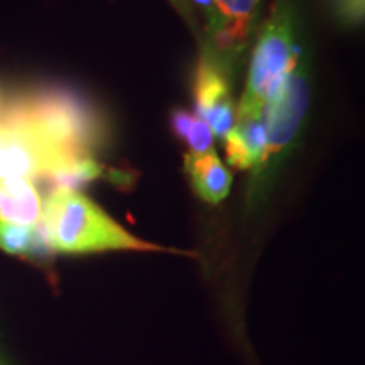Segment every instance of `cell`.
<instances>
[{
  "label": "cell",
  "instance_id": "2",
  "mask_svg": "<svg viewBox=\"0 0 365 365\" xmlns=\"http://www.w3.org/2000/svg\"><path fill=\"white\" fill-rule=\"evenodd\" d=\"M41 230L53 252L97 254L108 250L180 252L127 232L80 191L54 190L44 198Z\"/></svg>",
  "mask_w": 365,
  "mask_h": 365
},
{
  "label": "cell",
  "instance_id": "13",
  "mask_svg": "<svg viewBox=\"0 0 365 365\" xmlns=\"http://www.w3.org/2000/svg\"><path fill=\"white\" fill-rule=\"evenodd\" d=\"M193 2L196 4V7L205 14V17H207L208 21V17L212 16V11H213V0H193Z\"/></svg>",
  "mask_w": 365,
  "mask_h": 365
},
{
  "label": "cell",
  "instance_id": "11",
  "mask_svg": "<svg viewBox=\"0 0 365 365\" xmlns=\"http://www.w3.org/2000/svg\"><path fill=\"white\" fill-rule=\"evenodd\" d=\"M173 132L188 144L191 154H205L213 149V132L203 118L185 108L175 110L171 115Z\"/></svg>",
  "mask_w": 365,
  "mask_h": 365
},
{
  "label": "cell",
  "instance_id": "9",
  "mask_svg": "<svg viewBox=\"0 0 365 365\" xmlns=\"http://www.w3.org/2000/svg\"><path fill=\"white\" fill-rule=\"evenodd\" d=\"M185 171L195 193L207 203L223 202L232 188V173L213 150L205 154H186Z\"/></svg>",
  "mask_w": 365,
  "mask_h": 365
},
{
  "label": "cell",
  "instance_id": "12",
  "mask_svg": "<svg viewBox=\"0 0 365 365\" xmlns=\"http://www.w3.org/2000/svg\"><path fill=\"white\" fill-rule=\"evenodd\" d=\"M170 2L173 4V7H175L182 17H186V21L191 22V7H190L188 0H170Z\"/></svg>",
  "mask_w": 365,
  "mask_h": 365
},
{
  "label": "cell",
  "instance_id": "4",
  "mask_svg": "<svg viewBox=\"0 0 365 365\" xmlns=\"http://www.w3.org/2000/svg\"><path fill=\"white\" fill-rule=\"evenodd\" d=\"M309 105V65L304 53L274 91L262 112L266 145L252 170L249 200L261 202L298 139Z\"/></svg>",
  "mask_w": 365,
  "mask_h": 365
},
{
  "label": "cell",
  "instance_id": "7",
  "mask_svg": "<svg viewBox=\"0 0 365 365\" xmlns=\"http://www.w3.org/2000/svg\"><path fill=\"white\" fill-rule=\"evenodd\" d=\"M259 11L261 0H213L212 16L207 21L208 49L230 71L237 58L247 48Z\"/></svg>",
  "mask_w": 365,
  "mask_h": 365
},
{
  "label": "cell",
  "instance_id": "8",
  "mask_svg": "<svg viewBox=\"0 0 365 365\" xmlns=\"http://www.w3.org/2000/svg\"><path fill=\"white\" fill-rule=\"evenodd\" d=\"M44 200L33 181L0 180V222L36 227L43 218Z\"/></svg>",
  "mask_w": 365,
  "mask_h": 365
},
{
  "label": "cell",
  "instance_id": "1",
  "mask_svg": "<svg viewBox=\"0 0 365 365\" xmlns=\"http://www.w3.org/2000/svg\"><path fill=\"white\" fill-rule=\"evenodd\" d=\"M2 110L22 118L48 143L75 158H95L108 127L95 105L73 90L39 86L14 93Z\"/></svg>",
  "mask_w": 365,
  "mask_h": 365
},
{
  "label": "cell",
  "instance_id": "10",
  "mask_svg": "<svg viewBox=\"0 0 365 365\" xmlns=\"http://www.w3.org/2000/svg\"><path fill=\"white\" fill-rule=\"evenodd\" d=\"M0 249L11 255L38 259L53 252L44 239L41 225L26 227L0 222Z\"/></svg>",
  "mask_w": 365,
  "mask_h": 365
},
{
  "label": "cell",
  "instance_id": "3",
  "mask_svg": "<svg viewBox=\"0 0 365 365\" xmlns=\"http://www.w3.org/2000/svg\"><path fill=\"white\" fill-rule=\"evenodd\" d=\"M298 11L293 0H274L255 39L244 93L237 105L235 122L262 117L274 91L301 54Z\"/></svg>",
  "mask_w": 365,
  "mask_h": 365
},
{
  "label": "cell",
  "instance_id": "5",
  "mask_svg": "<svg viewBox=\"0 0 365 365\" xmlns=\"http://www.w3.org/2000/svg\"><path fill=\"white\" fill-rule=\"evenodd\" d=\"M85 159L63 153L22 118L0 108V180L44 181Z\"/></svg>",
  "mask_w": 365,
  "mask_h": 365
},
{
  "label": "cell",
  "instance_id": "6",
  "mask_svg": "<svg viewBox=\"0 0 365 365\" xmlns=\"http://www.w3.org/2000/svg\"><path fill=\"white\" fill-rule=\"evenodd\" d=\"M230 70L207 48L200 58L195 78L196 115L210 125L213 135L223 139L235 125L237 107L232 97Z\"/></svg>",
  "mask_w": 365,
  "mask_h": 365
}]
</instances>
